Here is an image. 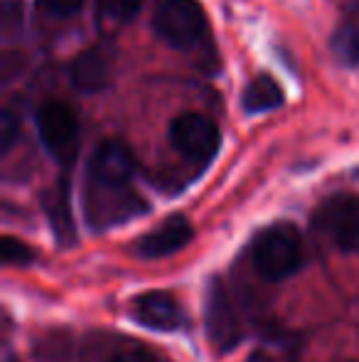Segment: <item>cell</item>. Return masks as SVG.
<instances>
[{
  "label": "cell",
  "mask_w": 359,
  "mask_h": 362,
  "mask_svg": "<svg viewBox=\"0 0 359 362\" xmlns=\"http://www.w3.org/2000/svg\"><path fill=\"white\" fill-rule=\"evenodd\" d=\"M303 264V239L293 224H273L254 242V267L266 281H283Z\"/></svg>",
  "instance_id": "cell-1"
},
{
  "label": "cell",
  "mask_w": 359,
  "mask_h": 362,
  "mask_svg": "<svg viewBox=\"0 0 359 362\" xmlns=\"http://www.w3.org/2000/svg\"><path fill=\"white\" fill-rule=\"evenodd\" d=\"M153 30L170 47H195L207 30V15L197 0H158Z\"/></svg>",
  "instance_id": "cell-2"
},
{
  "label": "cell",
  "mask_w": 359,
  "mask_h": 362,
  "mask_svg": "<svg viewBox=\"0 0 359 362\" xmlns=\"http://www.w3.org/2000/svg\"><path fill=\"white\" fill-rule=\"evenodd\" d=\"M37 131L49 156L59 165H72L79 151L77 114L62 101H47L37 111Z\"/></svg>",
  "instance_id": "cell-3"
},
{
  "label": "cell",
  "mask_w": 359,
  "mask_h": 362,
  "mask_svg": "<svg viewBox=\"0 0 359 362\" xmlns=\"http://www.w3.org/2000/svg\"><path fill=\"white\" fill-rule=\"evenodd\" d=\"M205 330L217 355H226L241 343V323L221 279H209L205 291Z\"/></svg>",
  "instance_id": "cell-4"
},
{
  "label": "cell",
  "mask_w": 359,
  "mask_h": 362,
  "mask_svg": "<svg viewBox=\"0 0 359 362\" xmlns=\"http://www.w3.org/2000/svg\"><path fill=\"white\" fill-rule=\"evenodd\" d=\"M315 227L325 237V242L340 252H359V197H327L315 212Z\"/></svg>",
  "instance_id": "cell-5"
},
{
  "label": "cell",
  "mask_w": 359,
  "mask_h": 362,
  "mask_svg": "<svg viewBox=\"0 0 359 362\" xmlns=\"http://www.w3.org/2000/svg\"><path fill=\"white\" fill-rule=\"evenodd\" d=\"M175 151L192 163H209L219 151V129L197 111H185L170 126Z\"/></svg>",
  "instance_id": "cell-6"
},
{
  "label": "cell",
  "mask_w": 359,
  "mask_h": 362,
  "mask_svg": "<svg viewBox=\"0 0 359 362\" xmlns=\"http://www.w3.org/2000/svg\"><path fill=\"white\" fill-rule=\"evenodd\" d=\"M135 173V158L130 148L116 139L96 146L89 160V187L101 190H128L130 177Z\"/></svg>",
  "instance_id": "cell-7"
},
{
  "label": "cell",
  "mask_w": 359,
  "mask_h": 362,
  "mask_svg": "<svg viewBox=\"0 0 359 362\" xmlns=\"http://www.w3.org/2000/svg\"><path fill=\"white\" fill-rule=\"evenodd\" d=\"M190 239H192V224L182 215H173L165 219L163 224H158L153 232L143 234L135 242V254L143 259H163L180 252L185 244H190Z\"/></svg>",
  "instance_id": "cell-8"
},
{
  "label": "cell",
  "mask_w": 359,
  "mask_h": 362,
  "mask_svg": "<svg viewBox=\"0 0 359 362\" xmlns=\"http://www.w3.org/2000/svg\"><path fill=\"white\" fill-rule=\"evenodd\" d=\"M133 318L150 330H178L182 325V310L173 296L148 291L133 300Z\"/></svg>",
  "instance_id": "cell-9"
},
{
  "label": "cell",
  "mask_w": 359,
  "mask_h": 362,
  "mask_svg": "<svg viewBox=\"0 0 359 362\" xmlns=\"http://www.w3.org/2000/svg\"><path fill=\"white\" fill-rule=\"evenodd\" d=\"M42 207L59 247H72L77 242V227H74L72 202H69V182L64 177L42 195Z\"/></svg>",
  "instance_id": "cell-10"
},
{
  "label": "cell",
  "mask_w": 359,
  "mask_h": 362,
  "mask_svg": "<svg viewBox=\"0 0 359 362\" xmlns=\"http://www.w3.org/2000/svg\"><path fill=\"white\" fill-rule=\"evenodd\" d=\"M72 84L84 94H96L111 81V59L101 47H89L79 52L69 69Z\"/></svg>",
  "instance_id": "cell-11"
},
{
  "label": "cell",
  "mask_w": 359,
  "mask_h": 362,
  "mask_svg": "<svg viewBox=\"0 0 359 362\" xmlns=\"http://www.w3.org/2000/svg\"><path fill=\"white\" fill-rule=\"evenodd\" d=\"M283 104V89L273 76L259 74L246 84L244 94H241V106L249 114H264V111H273Z\"/></svg>",
  "instance_id": "cell-12"
},
{
  "label": "cell",
  "mask_w": 359,
  "mask_h": 362,
  "mask_svg": "<svg viewBox=\"0 0 359 362\" xmlns=\"http://www.w3.org/2000/svg\"><path fill=\"white\" fill-rule=\"evenodd\" d=\"M330 47H332V54H335L345 67H357L359 64V25L342 23L340 28L332 33Z\"/></svg>",
  "instance_id": "cell-13"
},
{
  "label": "cell",
  "mask_w": 359,
  "mask_h": 362,
  "mask_svg": "<svg viewBox=\"0 0 359 362\" xmlns=\"http://www.w3.org/2000/svg\"><path fill=\"white\" fill-rule=\"evenodd\" d=\"M143 0H96V8L104 20L114 25H126L138 15Z\"/></svg>",
  "instance_id": "cell-14"
},
{
  "label": "cell",
  "mask_w": 359,
  "mask_h": 362,
  "mask_svg": "<svg viewBox=\"0 0 359 362\" xmlns=\"http://www.w3.org/2000/svg\"><path fill=\"white\" fill-rule=\"evenodd\" d=\"M3 264L5 267H28V264L35 262V252L28 247L25 242L15 237H5L3 239Z\"/></svg>",
  "instance_id": "cell-15"
},
{
  "label": "cell",
  "mask_w": 359,
  "mask_h": 362,
  "mask_svg": "<svg viewBox=\"0 0 359 362\" xmlns=\"http://www.w3.org/2000/svg\"><path fill=\"white\" fill-rule=\"evenodd\" d=\"M3 35L10 37L13 33H20L23 28V0H3Z\"/></svg>",
  "instance_id": "cell-16"
},
{
  "label": "cell",
  "mask_w": 359,
  "mask_h": 362,
  "mask_svg": "<svg viewBox=\"0 0 359 362\" xmlns=\"http://www.w3.org/2000/svg\"><path fill=\"white\" fill-rule=\"evenodd\" d=\"M84 0H37V8L54 18H72L82 10Z\"/></svg>",
  "instance_id": "cell-17"
},
{
  "label": "cell",
  "mask_w": 359,
  "mask_h": 362,
  "mask_svg": "<svg viewBox=\"0 0 359 362\" xmlns=\"http://www.w3.org/2000/svg\"><path fill=\"white\" fill-rule=\"evenodd\" d=\"M18 131H20L18 119L10 111H3V119H0V148H3V153H8L15 146Z\"/></svg>",
  "instance_id": "cell-18"
},
{
  "label": "cell",
  "mask_w": 359,
  "mask_h": 362,
  "mask_svg": "<svg viewBox=\"0 0 359 362\" xmlns=\"http://www.w3.org/2000/svg\"><path fill=\"white\" fill-rule=\"evenodd\" d=\"M109 362H155V358L143 348H130V350H121V353H116Z\"/></svg>",
  "instance_id": "cell-19"
},
{
  "label": "cell",
  "mask_w": 359,
  "mask_h": 362,
  "mask_svg": "<svg viewBox=\"0 0 359 362\" xmlns=\"http://www.w3.org/2000/svg\"><path fill=\"white\" fill-rule=\"evenodd\" d=\"M246 362H276V360L269 358V355H266V353H254V355H251V358L246 360Z\"/></svg>",
  "instance_id": "cell-20"
},
{
  "label": "cell",
  "mask_w": 359,
  "mask_h": 362,
  "mask_svg": "<svg viewBox=\"0 0 359 362\" xmlns=\"http://www.w3.org/2000/svg\"><path fill=\"white\" fill-rule=\"evenodd\" d=\"M3 362H20L18 358H15V355L13 353H5V360Z\"/></svg>",
  "instance_id": "cell-21"
},
{
  "label": "cell",
  "mask_w": 359,
  "mask_h": 362,
  "mask_svg": "<svg viewBox=\"0 0 359 362\" xmlns=\"http://www.w3.org/2000/svg\"><path fill=\"white\" fill-rule=\"evenodd\" d=\"M357 175H359V170H357Z\"/></svg>",
  "instance_id": "cell-22"
}]
</instances>
